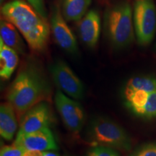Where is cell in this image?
Wrapping results in <instances>:
<instances>
[{"mask_svg": "<svg viewBox=\"0 0 156 156\" xmlns=\"http://www.w3.org/2000/svg\"><path fill=\"white\" fill-rule=\"evenodd\" d=\"M124 90H129L146 91L152 93L156 91V77L150 76H137L129 79L124 87Z\"/></svg>", "mask_w": 156, "mask_h": 156, "instance_id": "cell-16", "label": "cell"}, {"mask_svg": "<svg viewBox=\"0 0 156 156\" xmlns=\"http://www.w3.org/2000/svg\"><path fill=\"white\" fill-rule=\"evenodd\" d=\"M18 60L17 52L0 40V76L2 80H7L11 77L16 69Z\"/></svg>", "mask_w": 156, "mask_h": 156, "instance_id": "cell-14", "label": "cell"}, {"mask_svg": "<svg viewBox=\"0 0 156 156\" xmlns=\"http://www.w3.org/2000/svg\"><path fill=\"white\" fill-rule=\"evenodd\" d=\"M139 117L147 119L156 117V91L150 93L147 102L142 108Z\"/></svg>", "mask_w": 156, "mask_h": 156, "instance_id": "cell-17", "label": "cell"}, {"mask_svg": "<svg viewBox=\"0 0 156 156\" xmlns=\"http://www.w3.org/2000/svg\"><path fill=\"white\" fill-rule=\"evenodd\" d=\"M130 156H156V142L141 145Z\"/></svg>", "mask_w": 156, "mask_h": 156, "instance_id": "cell-19", "label": "cell"}, {"mask_svg": "<svg viewBox=\"0 0 156 156\" xmlns=\"http://www.w3.org/2000/svg\"><path fill=\"white\" fill-rule=\"evenodd\" d=\"M43 156H60V155L55 151H47L44 152Z\"/></svg>", "mask_w": 156, "mask_h": 156, "instance_id": "cell-23", "label": "cell"}, {"mask_svg": "<svg viewBox=\"0 0 156 156\" xmlns=\"http://www.w3.org/2000/svg\"><path fill=\"white\" fill-rule=\"evenodd\" d=\"M51 28L55 42L60 48L70 54H77V39L68 26L58 5L54 6L51 15Z\"/></svg>", "mask_w": 156, "mask_h": 156, "instance_id": "cell-9", "label": "cell"}, {"mask_svg": "<svg viewBox=\"0 0 156 156\" xmlns=\"http://www.w3.org/2000/svg\"><path fill=\"white\" fill-rule=\"evenodd\" d=\"M63 156H71V155H64Z\"/></svg>", "mask_w": 156, "mask_h": 156, "instance_id": "cell-25", "label": "cell"}, {"mask_svg": "<svg viewBox=\"0 0 156 156\" xmlns=\"http://www.w3.org/2000/svg\"><path fill=\"white\" fill-rule=\"evenodd\" d=\"M16 112L9 102L3 103L0 106V135L6 141L14 137L17 128Z\"/></svg>", "mask_w": 156, "mask_h": 156, "instance_id": "cell-12", "label": "cell"}, {"mask_svg": "<svg viewBox=\"0 0 156 156\" xmlns=\"http://www.w3.org/2000/svg\"><path fill=\"white\" fill-rule=\"evenodd\" d=\"M91 0H62V12L66 20L78 22L86 14Z\"/></svg>", "mask_w": 156, "mask_h": 156, "instance_id": "cell-15", "label": "cell"}, {"mask_svg": "<svg viewBox=\"0 0 156 156\" xmlns=\"http://www.w3.org/2000/svg\"><path fill=\"white\" fill-rule=\"evenodd\" d=\"M54 122L50 105L46 101L38 103L20 119V133H30L49 128Z\"/></svg>", "mask_w": 156, "mask_h": 156, "instance_id": "cell-8", "label": "cell"}, {"mask_svg": "<svg viewBox=\"0 0 156 156\" xmlns=\"http://www.w3.org/2000/svg\"><path fill=\"white\" fill-rule=\"evenodd\" d=\"M133 23L137 41L150 44L156 32V7L153 0H134Z\"/></svg>", "mask_w": 156, "mask_h": 156, "instance_id": "cell-5", "label": "cell"}, {"mask_svg": "<svg viewBox=\"0 0 156 156\" xmlns=\"http://www.w3.org/2000/svg\"><path fill=\"white\" fill-rule=\"evenodd\" d=\"M4 1H5V0H1V4H2V2H3Z\"/></svg>", "mask_w": 156, "mask_h": 156, "instance_id": "cell-24", "label": "cell"}, {"mask_svg": "<svg viewBox=\"0 0 156 156\" xmlns=\"http://www.w3.org/2000/svg\"><path fill=\"white\" fill-rule=\"evenodd\" d=\"M0 40L17 54L25 53V45L17 28L5 19L2 20L0 23Z\"/></svg>", "mask_w": 156, "mask_h": 156, "instance_id": "cell-13", "label": "cell"}, {"mask_svg": "<svg viewBox=\"0 0 156 156\" xmlns=\"http://www.w3.org/2000/svg\"><path fill=\"white\" fill-rule=\"evenodd\" d=\"M5 20L16 27L28 46L36 51H42L47 45L49 26L28 3L14 0L2 7Z\"/></svg>", "mask_w": 156, "mask_h": 156, "instance_id": "cell-2", "label": "cell"}, {"mask_svg": "<svg viewBox=\"0 0 156 156\" xmlns=\"http://www.w3.org/2000/svg\"><path fill=\"white\" fill-rule=\"evenodd\" d=\"M49 72L60 90L75 100L83 98L85 93L83 82L65 62L62 59L56 60L50 64Z\"/></svg>", "mask_w": 156, "mask_h": 156, "instance_id": "cell-6", "label": "cell"}, {"mask_svg": "<svg viewBox=\"0 0 156 156\" xmlns=\"http://www.w3.org/2000/svg\"><path fill=\"white\" fill-rule=\"evenodd\" d=\"M86 156H119L114 148L105 146H93L87 151Z\"/></svg>", "mask_w": 156, "mask_h": 156, "instance_id": "cell-18", "label": "cell"}, {"mask_svg": "<svg viewBox=\"0 0 156 156\" xmlns=\"http://www.w3.org/2000/svg\"><path fill=\"white\" fill-rule=\"evenodd\" d=\"M44 152L37 151H25L23 156H43Z\"/></svg>", "mask_w": 156, "mask_h": 156, "instance_id": "cell-22", "label": "cell"}, {"mask_svg": "<svg viewBox=\"0 0 156 156\" xmlns=\"http://www.w3.org/2000/svg\"><path fill=\"white\" fill-rule=\"evenodd\" d=\"M25 150L13 142L11 145H5L1 147L0 156H23Z\"/></svg>", "mask_w": 156, "mask_h": 156, "instance_id": "cell-20", "label": "cell"}, {"mask_svg": "<svg viewBox=\"0 0 156 156\" xmlns=\"http://www.w3.org/2000/svg\"><path fill=\"white\" fill-rule=\"evenodd\" d=\"M51 95V88L41 67L35 60L28 58L9 86L6 98L14 107L20 120L33 106L48 101Z\"/></svg>", "mask_w": 156, "mask_h": 156, "instance_id": "cell-1", "label": "cell"}, {"mask_svg": "<svg viewBox=\"0 0 156 156\" xmlns=\"http://www.w3.org/2000/svg\"><path fill=\"white\" fill-rule=\"evenodd\" d=\"M101 17L97 11L92 9L78 21L77 30L80 38L90 48L96 46L101 34Z\"/></svg>", "mask_w": 156, "mask_h": 156, "instance_id": "cell-11", "label": "cell"}, {"mask_svg": "<svg viewBox=\"0 0 156 156\" xmlns=\"http://www.w3.org/2000/svg\"><path fill=\"white\" fill-rule=\"evenodd\" d=\"M54 103L64 125L68 129L73 133L80 132L85 119V112L80 103L66 95L62 90L56 92Z\"/></svg>", "mask_w": 156, "mask_h": 156, "instance_id": "cell-7", "label": "cell"}, {"mask_svg": "<svg viewBox=\"0 0 156 156\" xmlns=\"http://www.w3.org/2000/svg\"><path fill=\"white\" fill-rule=\"evenodd\" d=\"M27 1L41 17L46 20L47 12H46V7H45L44 0H27Z\"/></svg>", "mask_w": 156, "mask_h": 156, "instance_id": "cell-21", "label": "cell"}, {"mask_svg": "<svg viewBox=\"0 0 156 156\" xmlns=\"http://www.w3.org/2000/svg\"><path fill=\"white\" fill-rule=\"evenodd\" d=\"M133 12L128 2L122 1L108 9L104 16V30L112 46L124 48L133 42Z\"/></svg>", "mask_w": 156, "mask_h": 156, "instance_id": "cell-3", "label": "cell"}, {"mask_svg": "<svg viewBox=\"0 0 156 156\" xmlns=\"http://www.w3.org/2000/svg\"><path fill=\"white\" fill-rule=\"evenodd\" d=\"M85 140L93 146H105L123 151H129L132 147L131 137L126 130L104 117L91 120L85 131Z\"/></svg>", "mask_w": 156, "mask_h": 156, "instance_id": "cell-4", "label": "cell"}, {"mask_svg": "<svg viewBox=\"0 0 156 156\" xmlns=\"http://www.w3.org/2000/svg\"><path fill=\"white\" fill-rule=\"evenodd\" d=\"M14 143L25 151H57L58 145L50 128H45L30 133L17 132Z\"/></svg>", "mask_w": 156, "mask_h": 156, "instance_id": "cell-10", "label": "cell"}]
</instances>
